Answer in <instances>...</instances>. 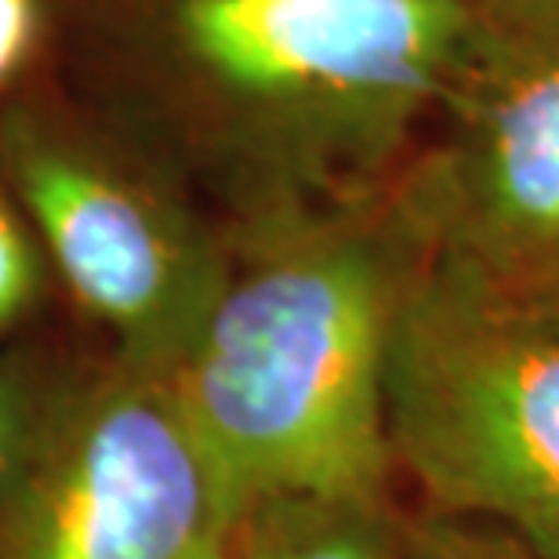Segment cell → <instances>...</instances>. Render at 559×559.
<instances>
[{
	"mask_svg": "<svg viewBox=\"0 0 559 559\" xmlns=\"http://www.w3.org/2000/svg\"><path fill=\"white\" fill-rule=\"evenodd\" d=\"M542 295H545V298H549V301H552V306L559 309V280H556V284H549V287H542Z\"/></svg>",
	"mask_w": 559,
	"mask_h": 559,
	"instance_id": "obj_13",
	"label": "cell"
},
{
	"mask_svg": "<svg viewBox=\"0 0 559 559\" xmlns=\"http://www.w3.org/2000/svg\"><path fill=\"white\" fill-rule=\"evenodd\" d=\"M396 559H538L512 534L479 520H457L425 509L404 523Z\"/></svg>",
	"mask_w": 559,
	"mask_h": 559,
	"instance_id": "obj_9",
	"label": "cell"
},
{
	"mask_svg": "<svg viewBox=\"0 0 559 559\" xmlns=\"http://www.w3.org/2000/svg\"><path fill=\"white\" fill-rule=\"evenodd\" d=\"M523 37L473 0H128L109 62L226 167L251 226L349 207Z\"/></svg>",
	"mask_w": 559,
	"mask_h": 559,
	"instance_id": "obj_1",
	"label": "cell"
},
{
	"mask_svg": "<svg viewBox=\"0 0 559 559\" xmlns=\"http://www.w3.org/2000/svg\"><path fill=\"white\" fill-rule=\"evenodd\" d=\"M70 385L73 374L40 353L0 356V509L26 476Z\"/></svg>",
	"mask_w": 559,
	"mask_h": 559,
	"instance_id": "obj_8",
	"label": "cell"
},
{
	"mask_svg": "<svg viewBox=\"0 0 559 559\" xmlns=\"http://www.w3.org/2000/svg\"><path fill=\"white\" fill-rule=\"evenodd\" d=\"M462 135L396 200L425 248L512 287L559 280V37L523 40L462 106Z\"/></svg>",
	"mask_w": 559,
	"mask_h": 559,
	"instance_id": "obj_6",
	"label": "cell"
},
{
	"mask_svg": "<svg viewBox=\"0 0 559 559\" xmlns=\"http://www.w3.org/2000/svg\"><path fill=\"white\" fill-rule=\"evenodd\" d=\"M243 509L171 374L73 378L0 509V559H233Z\"/></svg>",
	"mask_w": 559,
	"mask_h": 559,
	"instance_id": "obj_5",
	"label": "cell"
},
{
	"mask_svg": "<svg viewBox=\"0 0 559 559\" xmlns=\"http://www.w3.org/2000/svg\"><path fill=\"white\" fill-rule=\"evenodd\" d=\"M421 254L396 197L251 226L171 371L243 512L284 495L389 498L385 356Z\"/></svg>",
	"mask_w": 559,
	"mask_h": 559,
	"instance_id": "obj_2",
	"label": "cell"
},
{
	"mask_svg": "<svg viewBox=\"0 0 559 559\" xmlns=\"http://www.w3.org/2000/svg\"><path fill=\"white\" fill-rule=\"evenodd\" d=\"M0 182L70 295L131 367L171 374L233 276V251L117 131L51 98L0 114Z\"/></svg>",
	"mask_w": 559,
	"mask_h": 559,
	"instance_id": "obj_4",
	"label": "cell"
},
{
	"mask_svg": "<svg viewBox=\"0 0 559 559\" xmlns=\"http://www.w3.org/2000/svg\"><path fill=\"white\" fill-rule=\"evenodd\" d=\"M40 295V254L15 197L0 182V338L33 309Z\"/></svg>",
	"mask_w": 559,
	"mask_h": 559,
	"instance_id": "obj_10",
	"label": "cell"
},
{
	"mask_svg": "<svg viewBox=\"0 0 559 559\" xmlns=\"http://www.w3.org/2000/svg\"><path fill=\"white\" fill-rule=\"evenodd\" d=\"M404 523L389 498H265L243 512L233 559H396Z\"/></svg>",
	"mask_w": 559,
	"mask_h": 559,
	"instance_id": "obj_7",
	"label": "cell"
},
{
	"mask_svg": "<svg viewBox=\"0 0 559 559\" xmlns=\"http://www.w3.org/2000/svg\"><path fill=\"white\" fill-rule=\"evenodd\" d=\"M40 37V0H0V95L29 62Z\"/></svg>",
	"mask_w": 559,
	"mask_h": 559,
	"instance_id": "obj_11",
	"label": "cell"
},
{
	"mask_svg": "<svg viewBox=\"0 0 559 559\" xmlns=\"http://www.w3.org/2000/svg\"><path fill=\"white\" fill-rule=\"evenodd\" d=\"M523 40L559 37V0H473Z\"/></svg>",
	"mask_w": 559,
	"mask_h": 559,
	"instance_id": "obj_12",
	"label": "cell"
},
{
	"mask_svg": "<svg viewBox=\"0 0 559 559\" xmlns=\"http://www.w3.org/2000/svg\"><path fill=\"white\" fill-rule=\"evenodd\" d=\"M385 436L429 512L559 559V309L425 248L389 334Z\"/></svg>",
	"mask_w": 559,
	"mask_h": 559,
	"instance_id": "obj_3",
	"label": "cell"
}]
</instances>
